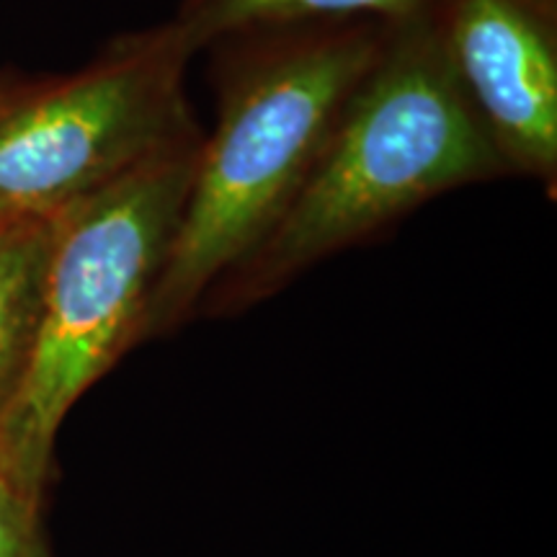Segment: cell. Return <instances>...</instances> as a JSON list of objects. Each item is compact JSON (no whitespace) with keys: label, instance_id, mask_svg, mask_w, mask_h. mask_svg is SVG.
Segmentation results:
<instances>
[{"label":"cell","instance_id":"9c48e42d","mask_svg":"<svg viewBox=\"0 0 557 557\" xmlns=\"http://www.w3.org/2000/svg\"><path fill=\"white\" fill-rule=\"evenodd\" d=\"M9 225H13V222H5V220H0V233H3V230L9 227Z\"/></svg>","mask_w":557,"mask_h":557},{"label":"cell","instance_id":"8992f818","mask_svg":"<svg viewBox=\"0 0 557 557\" xmlns=\"http://www.w3.org/2000/svg\"><path fill=\"white\" fill-rule=\"evenodd\" d=\"M50 240L52 218L18 220L0 233V421L32 361Z\"/></svg>","mask_w":557,"mask_h":557},{"label":"cell","instance_id":"5b68a950","mask_svg":"<svg viewBox=\"0 0 557 557\" xmlns=\"http://www.w3.org/2000/svg\"><path fill=\"white\" fill-rule=\"evenodd\" d=\"M436 37L508 176L557 184V0H436Z\"/></svg>","mask_w":557,"mask_h":557},{"label":"cell","instance_id":"ba28073f","mask_svg":"<svg viewBox=\"0 0 557 557\" xmlns=\"http://www.w3.org/2000/svg\"><path fill=\"white\" fill-rule=\"evenodd\" d=\"M39 508L0 472V557H54L41 532Z\"/></svg>","mask_w":557,"mask_h":557},{"label":"cell","instance_id":"3957f363","mask_svg":"<svg viewBox=\"0 0 557 557\" xmlns=\"http://www.w3.org/2000/svg\"><path fill=\"white\" fill-rule=\"evenodd\" d=\"M201 135L178 139L52 214L37 341L0 421V472L37 504L65 416L145 336Z\"/></svg>","mask_w":557,"mask_h":557},{"label":"cell","instance_id":"277c9868","mask_svg":"<svg viewBox=\"0 0 557 557\" xmlns=\"http://www.w3.org/2000/svg\"><path fill=\"white\" fill-rule=\"evenodd\" d=\"M194 54L169 18L114 37L73 73L0 75V220L52 218L197 135L186 99Z\"/></svg>","mask_w":557,"mask_h":557},{"label":"cell","instance_id":"6da1fadb","mask_svg":"<svg viewBox=\"0 0 557 557\" xmlns=\"http://www.w3.org/2000/svg\"><path fill=\"white\" fill-rule=\"evenodd\" d=\"M393 24L299 21L209 45L218 120L205 132L145 338L178 331L276 225Z\"/></svg>","mask_w":557,"mask_h":557},{"label":"cell","instance_id":"52a82bcc","mask_svg":"<svg viewBox=\"0 0 557 557\" xmlns=\"http://www.w3.org/2000/svg\"><path fill=\"white\" fill-rule=\"evenodd\" d=\"M436 0H178L173 21L186 32L194 50L235 32L299 21L374 18L382 24H410L429 18Z\"/></svg>","mask_w":557,"mask_h":557},{"label":"cell","instance_id":"7a4b0ae2","mask_svg":"<svg viewBox=\"0 0 557 557\" xmlns=\"http://www.w3.org/2000/svg\"><path fill=\"white\" fill-rule=\"evenodd\" d=\"M504 176L431 16L393 26L282 218L199 310H246L431 199Z\"/></svg>","mask_w":557,"mask_h":557}]
</instances>
